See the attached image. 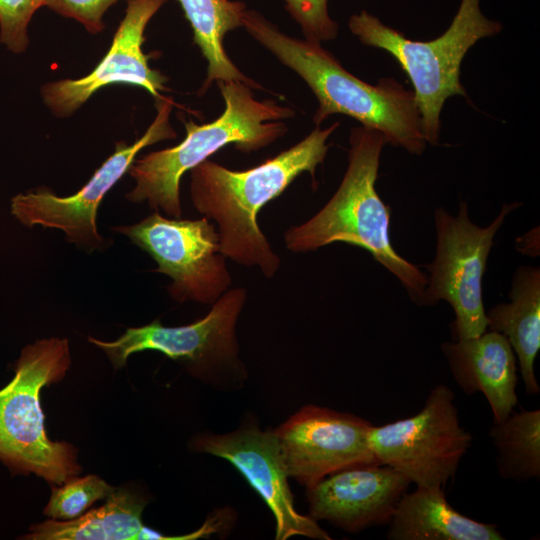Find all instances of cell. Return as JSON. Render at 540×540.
Returning a JSON list of instances; mask_svg holds the SVG:
<instances>
[{
	"instance_id": "1",
	"label": "cell",
	"mask_w": 540,
	"mask_h": 540,
	"mask_svg": "<svg viewBox=\"0 0 540 540\" xmlns=\"http://www.w3.org/2000/svg\"><path fill=\"white\" fill-rule=\"evenodd\" d=\"M339 122L320 129L275 157L244 171L205 160L192 168L190 196L195 209L218 225L220 251L235 263L256 266L272 278L281 260L257 223L259 211L277 198L303 172L314 178Z\"/></svg>"
},
{
	"instance_id": "2",
	"label": "cell",
	"mask_w": 540,
	"mask_h": 540,
	"mask_svg": "<svg viewBox=\"0 0 540 540\" xmlns=\"http://www.w3.org/2000/svg\"><path fill=\"white\" fill-rule=\"evenodd\" d=\"M242 27L281 63L296 72L318 101L313 121L319 126L343 114L377 130L386 143L420 155L426 147L413 91L394 78L371 85L349 73L321 44L290 37L255 10L245 9Z\"/></svg>"
},
{
	"instance_id": "3",
	"label": "cell",
	"mask_w": 540,
	"mask_h": 540,
	"mask_svg": "<svg viewBox=\"0 0 540 540\" xmlns=\"http://www.w3.org/2000/svg\"><path fill=\"white\" fill-rule=\"evenodd\" d=\"M349 144L348 166L338 189L312 218L285 231V246L295 253L334 242L363 248L399 280L414 303L422 305L428 277L395 251L390 209L375 188L386 141L377 130L361 125L351 130Z\"/></svg>"
},
{
	"instance_id": "4",
	"label": "cell",
	"mask_w": 540,
	"mask_h": 540,
	"mask_svg": "<svg viewBox=\"0 0 540 540\" xmlns=\"http://www.w3.org/2000/svg\"><path fill=\"white\" fill-rule=\"evenodd\" d=\"M217 85L225 101L224 112L203 125L185 122L186 137L181 143L135 160L128 170L136 181L126 195L129 201H147L152 209L179 219V185L185 172L226 145L234 144L237 150L249 153L287 133L284 120L295 116L293 109L273 100H257L252 87L242 81H218Z\"/></svg>"
},
{
	"instance_id": "5",
	"label": "cell",
	"mask_w": 540,
	"mask_h": 540,
	"mask_svg": "<svg viewBox=\"0 0 540 540\" xmlns=\"http://www.w3.org/2000/svg\"><path fill=\"white\" fill-rule=\"evenodd\" d=\"M480 1L461 0L448 29L431 41L411 40L365 10L349 19L350 31L362 44L389 53L409 77L427 143H439L445 101L454 95L467 96L460 68L468 50L503 28L482 13Z\"/></svg>"
},
{
	"instance_id": "6",
	"label": "cell",
	"mask_w": 540,
	"mask_h": 540,
	"mask_svg": "<svg viewBox=\"0 0 540 540\" xmlns=\"http://www.w3.org/2000/svg\"><path fill=\"white\" fill-rule=\"evenodd\" d=\"M70 363L67 339L36 341L22 350L14 378L0 390V460L13 472L56 485L80 473L77 449L48 438L40 405L41 389L63 379Z\"/></svg>"
},
{
	"instance_id": "7",
	"label": "cell",
	"mask_w": 540,
	"mask_h": 540,
	"mask_svg": "<svg viewBox=\"0 0 540 540\" xmlns=\"http://www.w3.org/2000/svg\"><path fill=\"white\" fill-rule=\"evenodd\" d=\"M519 203L502 206L497 217L486 227L474 224L467 204L461 202L457 216L439 207L434 212L436 254L427 266L430 276L422 305L444 300L454 311V335L468 339L483 334L488 327L482 296V278L494 237L507 215Z\"/></svg>"
},
{
	"instance_id": "8",
	"label": "cell",
	"mask_w": 540,
	"mask_h": 540,
	"mask_svg": "<svg viewBox=\"0 0 540 540\" xmlns=\"http://www.w3.org/2000/svg\"><path fill=\"white\" fill-rule=\"evenodd\" d=\"M472 444L459 422L453 391L436 385L415 415L369 431L379 464L392 467L416 487L444 488Z\"/></svg>"
},
{
	"instance_id": "9",
	"label": "cell",
	"mask_w": 540,
	"mask_h": 540,
	"mask_svg": "<svg viewBox=\"0 0 540 540\" xmlns=\"http://www.w3.org/2000/svg\"><path fill=\"white\" fill-rule=\"evenodd\" d=\"M147 252L168 275L170 296L178 302L215 303L232 283L219 234L209 219L166 218L158 212L137 224L114 228Z\"/></svg>"
},
{
	"instance_id": "10",
	"label": "cell",
	"mask_w": 540,
	"mask_h": 540,
	"mask_svg": "<svg viewBox=\"0 0 540 540\" xmlns=\"http://www.w3.org/2000/svg\"><path fill=\"white\" fill-rule=\"evenodd\" d=\"M172 104L171 98H157V115L144 135L132 145L118 142L115 152L74 195L58 197L47 187L18 194L11 199L12 215L28 227L60 229L68 241L83 249H100L104 240L97 231V209L106 193L128 172L140 150L176 137L169 123Z\"/></svg>"
},
{
	"instance_id": "11",
	"label": "cell",
	"mask_w": 540,
	"mask_h": 540,
	"mask_svg": "<svg viewBox=\"0 0 540 540\" xmlns=\"http://www.w3.org/2000/svg\"><path fill=\"white\" fill-rule=\"evenodd\" d=\"M246 298L245 288H233L212 304L205 317L192 324L166 327L157 319L142 327L127 328L112 342L92 337L88 340L106 353L115 369L123 367L133 353L155 350L187 364L199 374L239 371L236 324Z\"/></svg>"
},
{
	"instance_id": "12",
	"label": "cell",
	"mask_w": 540,
	"mask_h": 540,
	"mask_svg": "<svg viewBox=\"0 0 540 540\" xmlns=\"http://www.w3.org/2000/svg\"><path fill=\"white\" fill-rule=\"evenodd\" d=\"M371 427L359 416L307 405L273 431L288 477L309 488L344 468L378 463Z\"/></svg>"
},
{
	"instance_id": "13",
	"label": "cell",
	"mask_w": 540,
	"mask_h": 540,
	"mask_svg": "<svg viewBox=\"0 0 540 540\" xmlns=\"http://www.w3.org/2000/svg\"><path fill=\"white\" fill-rule=\"evenodd\" d=\"M192 448L227 460L244 476L273 513L277 540L297 535L331 539L316 520L296 510L273 430L262 431L257 424L245 423L226 434H200Z\"/></svg>"
},
{
	"instance_id": "14",
	"label": "cell",
	"mask_w": 540,
	"mask_h": 540,
	"mask_svg": "<svg viewBox=\"0 0 540 540\" xmlns=\"http://www.w3.org/2000/svg\"><path fill=\"white\" fill-rule=\"evenodd\" d=\"M168 0H127L125 16L115 32L112 45L94 68L80 79H63L41 88L45 105L57 117L72 115L99 89L126 84L146 89L156 99L165 91L167 78L148 65L142 50L144 31L154 14Z\"/></svg>"
},
{
	"instance_id": "15",
	"label": "cell",
	"mask_w": 540,
	"mask_h": 540,
	"mask_svg": "<svg viewBox=\"0 0 540 540\" xmlns=\"http://www.w3.org/2000/svg\"><path fill=\"white\" fill-rule=\"evenodd\" d=\"M410 484L384 464L344 468L307 488L310 516L348 532L388 524Z\"/></svg>"
},
{
	"instance_id": "16",
	"label": "cell",
	"mask_w": 540,
	"mask_h": 540,
	"mask_svg": "<svg viewBox=\"0 0 540 540\" xmlns=\"http://www.w3.org/2000/svg\"><path fill=\"white\" fill-rule=\"evenodd\" d=\"M454 380L468 395L484 394L493 423L504 420L518 402L516 356L507 338L496 331L441 345Z\"/></svg>"
},
{
	"instance_id": "17",
	"label": "cell",
	"mask_w": 540,
	"mask_h": 540,
	"mask_svg": "<svg viewBox=\"0 0 540 540\" xmlns=\"http://www.w3.org/2000/svg\"><path fill=\"white\" fill-rule=\"evenodd\" d=\"M389 540H503L494 524L471 519L455 510L442 488L417 487L405 493L390 521Z\"/></svg>"
},
{
	"instance_id": "18",
	"label": "cell",
	"mask_w": 540,
	"mask_h": 540,
	"mask_svg": "<svg viewBox=\"0 0 540 540\" xmlns=\"http://www.w3.org/2000/svg\"><path fill=\"white\" fill-rule=\"evenodd\" d=\"M508 303L486 313L491 331L503 334L517 356L526 392H540L534 362L540 349V269L520 266L515 271Z\"/></svg>"
},
{
	"instance_id": "19",
	"label": "cell",
	"mask_w": 540,
	"mask_h": 540,
	"mask_svg": "<svg viewBox=\"0 0 540 540\" xmlns=\"http://www.w3.org/2000/svg\"><path fill=\"white\" fill-rule=\"evenodd\" d=\"M146 500L127 489H115L104 505L72 520H48L33 525L28 540H131L145 527L141 515Z\"/></svg>"
},
{
	"instance_id": "20",
	"label": "cell",
	"mask_w": 540,
	"mask_h": 540,
	"mask_svg": "<svg viewBox=\"0 0 540 540\" xmlns=\"http://www.w3.org/2000/svg\"><path fill=\"white\" fill-rule=\"evenodd\" d=\"M193 30L195 44L207 61L206 79L201 92L213 81L238 80L252 88L261 89L233 64L224 49V37L242 27L246 5L231 0H177Z\"/></svg>"
},
{
	"instance_id": "21",
	"label": "cell",
	"mask_w": 540,
	"mask_h": 540,
	"mask_svg": "<svg viewBox=\"0 0 540 540\" xmlns=\"http://www.w3.org/2000/svg\"><path fill=\"white\" fill-rule=\"evenodd\" d=\"M489 436L501 478L525 481L540 476V410L512 411L493 423Z\"/></svg>"
},
{
	"instance_id": "22",
	"label": "cell",
	"mask_w": 540,
	"mask_h": 540,
	"mask_svg": "<svg viewBox=\"0 0 540 540\" xmlns=\"http://www.w3.org/2000/svg\"><path fill=\"white\" fill-rule=\"evenodd\" d=\"M115 488L96 475L70 477L53 487L44 514L54 520H72L84 514L96 501L107 499Z\"/></svg>"
},
{
	"instance_id": "23",
	"label": "cell",
	"mask_w": 540,
	"mask_h": 540,
	"mask_svg": "<svg viewBox=\"0 0 540 540\" xmlns=\"http://www.w3.org/2000/svg\"><path fill=\"white\" fill-rule=\"evenodd\" d=\"M43 0H0V42L13 53L29 44L28 25Z\"/></svg>"
},
{
	"instance_id": "24",
	"label": "cell",
	"mask_w": 540,
	"mask_h": 540,
	"mask_svg": "<svg viewBox=\"0 0 540 540\" xmlns=\"http://www.w3.org/2000/svg\"><path fill=\"white\" fill-rule=\"evenodd\" d=\"M285 8L299 24L304 39L319 43L338 35V24L328 11V0H284Z\"/></svg>"
},
{
	"instance_id": "25",
	"label": "cell",
	"mask_w": 540,
	"mask_h": 540,
	"mask_svg": "<svg viewBox=\"0 0 540 540\" xmlns=\"http://www.w3.org/2000/svg\"><path fill=\"white\" fill-rule=\"evenodd\" d=\"M118 1L120 0H43V6L80 22L88 32L96 34L104 29V13Z\"/></svg>"
}]
</instances>
